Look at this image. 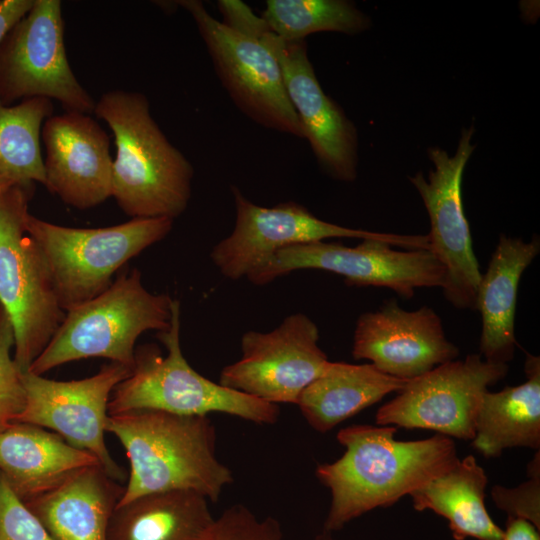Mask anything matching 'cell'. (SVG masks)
I'll list each match as a JSON object with an SVG mask.
<instances>
[{"label": "cell", "instance_id": "603a6c76", "mask_svg": "<svg viewBox=\"0 0 540 540\" xmlns=\"http://www.w3.org/2000/svg\"><path fill=\"white\" fill-rule=\"evenodd\" d=\"M407 381L387 375L371 363L329 361L302 391L296 405L314 430L326 433L386 395L399 392Z\"/></svg>", "mask_w": 540, "mask_h": 540}, {"label": "cell", "instance_id": "484cf974", "mask_svg": "<svg viewBox=\"0 0 540 540\" xmlns=\"http://www.w3.org/2000/svg\"><path fill=\"white\" fill-rule=\"evenodd\" d=\"M50 99L35 97L9 106L0 98V174L15 184L44 185L40 136L43 123L53 115Z\"/></svg>", "mask_w": 540, "mask_h": 540}, {"label": "cell", "instance_id": "277c9868", "mask_svg": "<svg viewBox=\"0 0 540 540\" xmlns=\"http://www.w3.org/2000/svg\"><path fill=\"white\" fill-rule=\"evenodd\" d=\"M167 349L146 344L135 349L130 375L113 390L108 414L155 410L181 416H208L219 412L256 424H274L278 405L227 388L195 371L180 345V302L173 300L170 327L157 334Z\"/></svg>", "mask_w": 540, "mask_h": 540}, {"label": "cell", "instance_id": "7a4b0ae2", "mask_svg": "<svg viewBox=\"0 0 540 540\" xmlns=\"http://www.w3.org/2000/svg\"><path fill=\"white\" fill-rule=\"evenodd\" d=\"M106 432L119 440L130 466L117 505L168 491L196 492L215 503L233 482L216 457V429L208 416L135 410L109 415Z\"/></svg>", "mask_w": 540, "mask_h": 540}, {"label": "cell", "instance_id": "7402d4cb", "mask_svg": "<svg viewBox=\"0 0 540 540\" xmlns=\"http://www.w3.org/2000/svg\"><path fill=\"white\" fill-rule=\"evenodd\" d=\"M524 370V383L481 398L471 445L485 458L510 448L540 449V358L526 353Z\"/></svg>", "mask_w": 540, "mask_h": 540}, {"label": "cell", "instance_id": "7c38bea8", "mask_svg": "<svg viewBox=\"0 0 540 540\" xmlns=\"http://www.w3.org/2000/svg\"><path fill=\"white\" fill-rule=\"evenodd\" d=\"M377 239H364L355 247L324 241L293 245L276 252L248 274L255 285L301 269H317L344 277L349 286L387 287L410 298L415 289L443 287L445 269L429 250L399 251Z\"/></svg>", "mask_w": 540, "mask_h": 540}, {"label": "cell", "instance_id": "9c48e42d", "mask_svg": "<svg viewBox=\"0 0 540 540\" xmlns=\"http://www.w3.org/2000/svg\"><path fill=\"white\" fill-rule=\"evenodd\" d=\"M43 97L61 103L66 112L90 114L94 99L69 64L64 43L62 4L34 0L31 9L0 44V98Z\"/></svg>", "mask_w": 540, "mask_h": 540}, {"label": "cell", "instance_id": "e0dca14e", "mask_svg": "<svg viewBox=\"0 0 540 540\" xmlns=\"http://www.w3.org/2000/svg\"><path fill=\"white\" fill-rule=\"evenodd\" d=\"M352 355L367 359L379 371L411 380L455 360L459 349L445 335L442 321L429 307L406 311L389 300L356 324Z\"/></svg>", "mask_w": 540, "mask_h": 540}, {"label": "cell", "instance_id": "83f0119b", "mask_svg": "<svg viewBox=\"0 0 540 540\" xmlns=\"http://www.w3.org/2000/svg\"><path fill=\"white\" fill-rule=\"evenodd\" d=\"M14 333L0 306V432L14 423L26 404L22 372L11 357Z\"/></svg>", "mask_w": 540, "mask_h": 540}, {"label": "cell", "instance_id": "ba28073f", "mask_svg": "<svg viewBox=\"0 0 540 540\" xmlns=\"http://www.w3.org/2000/svg\"><path fill=\"white\" fill-rule=\"evenodd\" d=\"M31 187L15 184L0 197V306L12 325L14 360L21 372L29 370L66 313L25 230Z\"/></svg>", "mask_w": 540, "mask_h": 540}, {"label": "cell", "instance_id": "d4e9b609", "mask_svg": "<svg viewBox=\"0 0 540 540\" xmlns=\"http://www.w3.org/2000/svg\"><path fill=\"white\" fill-rule=\"evenodd\" d=\"M487 484L485 470L468 455L410 496L415 510H431L445 518L454 540H502L503 529L485 507Z\"/></svg>", "mask_w": 540, "mask_h": 540}, {"label": "cell", "instance_id": "ac0fdd59", "mask_svg": "<svg viewBox=\"0 0 540 540\" xmlns=\"http://www.w3.org/2000/svg\"><path fill=\"white\" fill-rule=\"evenodd\" d=\"M41 136L44 186L51 193L81 210L112 197L110 140L89 114L52 115L43 123Z\"/></svg>", "mask_w": 540, "mask_h": 540}, {"label": "cell", "instance_id": "5b68a950", "mask_svg": "<svg viewBox=\"0 0 540 540\" xmlns=\"http://www.w3.org/2000/svg\"><path fill=\"white\" fill-rule=\"evenodd\" d=\"M173 300L167 294L149 292L139 270L123 272L103 293L65 313L29 371L43 375L57 366L91 357L107 358L132 369L136 340L145 331L170 327Z\"/></svg>", "mask_w": 540, "mask_h": 540}, {"label": "cell", "instance_id": "4dcf8cb0", "mask_svg": "<svg viewBox=\"0 0 540 540\" xmlns=\"http://www.w3.org/2000/svg\"><path fill=\"white\" fill-rule=\"evenodd\" d=\"M0 540H55L1 473Z\"/></svg>", "mask_w": 540, "mask_h": 540}, {"label": "cell", "instance_id": "3957f363", "mask_svg": "<svg viewBox=\"0 0 540 540\" xmlns=\"http://www.w3.org/2000/svg\"><path fill=\"white\" fill-rule=\"evenodd\" d=\"M110 127L116 146L112 197L133 218H174L191 198L194 170L153 119L147 97L111 90L93 112Z\"/></svg>", "mask_w": 540, "mask_h": 540}, {"label": "cell", "instance_id": "f1b7e54d", "mask_svg": "<svg viewBox=\"0 0 540 540\" xmlns=\"http://www.w3.org/2000/svg\"><path fill=\"white\" fill-rule=\"evenodd\" d=\"M206 540H283V532L277 519H260L246 506L235 504L215 518Z\"/></svg>", "mask_w": 540, "mask_h": 540}, {"label": "cell", "instance_id": "44dd1931", "mask_svg": "<svg viewBox=\"0 0 540 540\" xmlns=\"http://www.w3.org/2000/svg\"><path fill=\"white\" fill-rule=\"evenodd\" d=\"M123 490L100 465H94L24 503L55 540H106Z\"/></svg>", "mask_w": 540, "mask_h": 540}, {"label": "cell", "instance_id": "e575fe53", "mask_svg": "<svg viewBox=\"0 0 540 540\" xmlns=\"http://www.w3.org/2000/svg\"><path fill=\"white\" fill-rule=\"evenodd\" d=\"M332 534L331 532L322 530V532L315 536L314 540H337Z\"/></svg>", "mask_w": 540, "mask_h": 540}, {"label": "cell", "instance_id": "30bf717a", "mask_svg": "<svg viewBox=\"0 0 540 540\" xmlns=\"http://www.w3.org/2000/svg\"><path fill=\"white\" fill-rule=\"evenodd\" d=\"M193 18L223 87L257 124L305 139L278 61L257 38L214 18L199 0L176 1Z\"/></svg>", "mask_w": 540, "mask_h": 540}, {"label": "cell", "instance_id": "4316f807", "mask_svg": "<svg viewBox=\"0 0 540 540\" xmlns=\"http://www.w3.org/2000/svg\"><path fill=\"white\" fill-rule=\"evenodd\" d=\"M261 18L287 41L325 31L353 35L371 25L369 17L346 0H268Z\"/></svg>", "mask_w": 540, "mask_h": 540}, {"label": "cell", "instance_id": "2e32d148", "mask_svg": "<svg viewBox=\"0 0 540 540\" xmlns=\"http://www.w3.org/2000/svg\"><path fill=\"white\" fill-rule=\"evenodd\" d=\"M131 371L111 362L93 376L70 381L22 372L26 404L15 422L51 430L73 447L94 455L112 479L122 480L124 472L111 457L104 433L111 394Z\"/></svg>", "mask_w": 540, "mask_h": 540}, {"label": "cell", "instance_id": "5bb4252c", "mask_svg": "<svg viewBox=\"0 0 540 540\" xmlns=\"http://www.w3.org/2000/svg\"><path fill=\"white\" fill-rule=\"evenodd\" d=\"M473 134V126L462 131L453 156L443 149L430 148L428 156L434 169L428 178L421 172L409 177L429 215L430 251L445 269L443 293L458 309H476L482 276L461 195L463 172L475 148L471 143Z\"/></svg>", "mask_w": 540, "mask_h": 540}, {"label": "cell", "instance_id": "ffe728a7", "mask_svg": "<svg viewBox=\"0 0 540 540\" xmlns=\"http://www.w3.org/2000/svg\"><path fill=\"white\" fill-rule=\"evenodd\" d=\"M540 251L538 237L530 242L502 235L481 276L476 309L482 318L479 355L488 362L508 364L517 345L514 330L518 285L524 270Z\"/></svg>", "mask_w": 540, "mask_h": 540}, {"label": "cell", "instance_id": "836d02e7", "mask_svg": "<svg viewBox=\"0 0 540 540\" xmlns=\"http://www.w3.org/2000/svg\"><path fill=\"white\" fill-rule=\"evenodd\" d=\"M13 185V181L0 174V197Z\"/></svg>", "mask_w": 540, "mask_h": 540}, {"label": "cell", "instance_id": "d6986e66", "mask_svg": "<svg viewBox=\"0 0 540 540\" xmlns=\"http://www.w3.org/2000/svg\"><path fill=\"white\" fill-rule=\"evenodd\" d=\"M94 465H100L94 455L45 428L15 422L0 432V473L23 502Z\"/></svg>", "mask_w": 540, "mask_h": 540}, {"label": "cell", "instance_id": "1f68e13d", "mask_svg": "<svg viewBox=\"0 0 540 540\" xmlns=\"http://www.w3.org/2000/svg\"><path fill=\"white\" fill-rule=\"evenodd\" d=\"M34 0L0 1V44L12 27L31 9Z\"/></svg>", "mask_w": 540, "mask_h": 540}, {"label": "cell", "instance_id": "6da1fadb", "mask_svg": "<svg viewBox=\"0 0 540 540\" xmlns=\"http://www.w3.org/2000/svg\"><path fill=\"white\" fill-rule=\"evenodd\" d=\"M396 432L394 426L362 424L337 433L345 452L315 471L331 493L323 530L339 531L375 508L392 506L459 461L456 444L448 436L400 441Z\"/></svg>", "mask_w": 540, "mask_h": 540}, {"label": "cell", "instance_id": "d6a6232c", "mask_svg": "<svg viewBox=\"0 0 540 540\" xmlns=\"http://www.w3.org/2000/svg\"><path fill=\"white\" fill-rule=\"evenodd\" d=\"M502 540H540V533L531 522L508 517Z\"/></svg>", "mask_w": 540, "mask_h": 540}, {"label": "cell", "instance_id": "4fadbf2b", "mask_svg": "<svg viewBox=\"0 0 540 540\" xmlns=\"http://www.w3.org/2000/svg\"><path fill=\"white\" fill-rule=\"evenodd\" d=\"M508 369V364L485 361L479 354L443 363L408 380L377 410L375 421L380 426L421 428L472 440L483 394L503 379Z\"/></svg>", "mask_w": 540, "mask_h": 540}, {"label": "cell", "instance_id": "cb8c5ba5", "mask_svg": "<svg viewBox=\"0 0 540 540\" xmlns=\"http://www.w3.org/2000/svg\"><path fill=\"white\" fill-rule=\"evenodd\" d=\"M208 503L192 491L138 497L115 507L106 540H206L215 520Z\"/></svg>", "mask_w": 540, "mask_h": 540}, {"label": "cell", "instance_id": "8fae6325", "mask_svg": "<svg viewBox=\"0 0 540 540\" xmlns=\"http://www.w3.org/2000/svg\"><path fill=\"white\" fill-rule=\"evenodd\" d=\"M236 219L232 233L214 246V265L229 279L248 276L281 249L327 238L377 239L392 246L430 250L428 235H398L351 229L317 218L296 202L259 206L232 187Z\"/></svg>", "mask_w": 540, "mask_h": 540}, {"label": "cell", "instance_id": "8992f818", "mask_svg": "<svg viewBox=\"0 0 540 540\" xmlns=\"http://www.w3.org/2000/svg\"><path fill=\"white\" fill-rule=\"evenodd\" d=\"M168 218H133L100 228H73L29 212L26 233L35 243L63 311L83 304L110 287L114 274L131 258L164 239Z\"/></svg>", "mask_w": 540, "mask_h": 540}, {"label": "cell", "instance_id": "52a82bcc", "mask_svg": "<svg viewBox=\"0 0 540 540\" xmlns=\"http://www.w3.org/2000/svg\"><path fill=\"white\" fill-rule=\"evenodd\" d=\"M226 25L257 38L279 63L288 99L319 165L333 178L351 182L357 175L358 138L343 109L323 91L309 60L305 40L287 41L242 1L220 0Z\"/></svg>", "mask_w": 540, "mask_h": 540}, {"label": "cell", "instance_id": "f546056e", "mask_svg": "<svg viewBox=\"0 0 540 540\" xmlns=\"http://www.w3.org/2000/svg\"><path fill=\"white\" fill-rule=\"evenodd\" d=\"M529 479L512 488L495 485L492 500L508 517L531 522L540 530V452L537 450L527 465Z\"/></svg>", "mask_w": 540, "mask_h": 540}, {"label": "cell", "instance_id": "9a60e30c", "mask_svg": "<svg viewBox=\"0 0 540 540\" xmlns=\"http://www.w3.org/2000/svg\"><path fill=\"white\" fill-rule=\"evenodd\" d=\"M318 340V327L302 313L286 317L272 331H248L241 339V359L222 369L219 383L268 403L296 404L329 362Z\"/></svg>", "mask_w": 540, "mask_h": 540}]
</instances>
